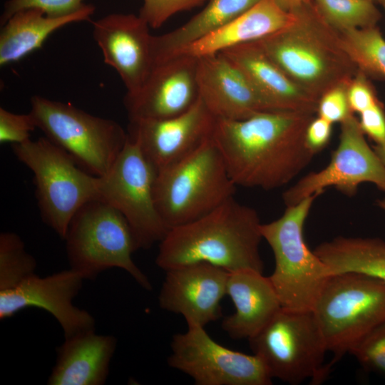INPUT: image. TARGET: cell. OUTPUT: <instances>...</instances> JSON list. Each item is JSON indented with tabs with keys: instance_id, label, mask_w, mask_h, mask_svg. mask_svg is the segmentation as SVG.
Wrapping results in <instances>:
<instances>
[{
	"instance_id": "5bb4252c",
	"label": "cell",
	"mask_w": 385,
	"mask_h": 385,
	"mask_svg": "<svg viewBox=\"0 0 385 385\" xmlns=\"http://www.w3.org/2000/svg\"><path fill=\"white\" fill-rule=\"evenodd\" d=\"M215 122L199 98L188 111L174 117L129 120L127 133L156 174L183 160L211 138Z\"/></svg>"
},
{
	"instance_id": "9c48e42d",
	"label": "cell",
	"mask_w": 385,
	"mask_h": 385,
	"mask_svg": "<svg viewBox=\"0 0 385 385\" xmlns=\"http://www.w3.org/2000/svg\"><path fill=\"white\" fill-rule=\"evenodd\" d=\"M29 113L36 128L95 176L110 170L128 140V133L117 122L71 103L36 95L31 98Z\"/></svg>"
},
{
	"instance_id": "cb8c5ba5",
	"label": "cell",
	"mask_w": 385,
	"mask_h": 385,
	"mask_svg": "<svg viewBox=\"0 0 385 385\" xmlns=\"http://www.w3.org/2000/svg\"><path fill=\"white\" fill-rule=\"evenodd\" d=\"M95 7L87 4L80 11L62 17L47 16L38 9H26L14 14L0 32V66L17 62L39 49L48 36L67 24L88 20Z\"/></svg>"
},
{
	"instance_id": "ffe728a7",
	"label": "cell",
	"mask_w": 385,
	"mask_h": 385,
	"mask_svg": "<svg viewBox=\"0 0 385 385\" xmlns=\"http://www.w3.org/2000/svg\"><path fill=\"white\" fill-rule=\"evenodd\" d=\"M221 53L243 73L270 111L317 112L319 100L292 80L257 41Z\"/></svg>"
},
{
	"instance_id": "8d00e7d4",
	"label": "cell",
	"mask_w": 385,
	"mask_h": 385,
	"mask_svg": "<svg viewBox=\"0 0 385 385\" xmlns=\"http://www.w3.org/2000/svg\"><path fill=\"white\" fill-rule=\"evenodd\" d=\"M332 131V123L318 116L309 123L305 132V143L309 150L317 154L329 143Z\"/></svg>"
},
{
	"instance_id": "f546056e",
	"label": "cell",
	"mask_w": 385,
	"mask_h": 385,
	"mask_svg": "<svg viewBox=\"0 0 385 385\" xmlns=\"http://www.w3.org/2000/svg\"><path fill=\"white\" fill-rule=\"evenodd\" d=\"M349 354L366 371L385 376V322L367 334Z\"/></svg>"
},
{
	"instance_id": "d4e9b609",
	"label": "cell",
	"mask_w": 385,
	"mask_h": 385,
	"mask_svg": "<svg viewBox=\"0 0 385 385\" xmlns=\"http://www.w3.org/2000/svg\"><path fill=\"white\" fill-rule=\"evenodd\" d=\"M260 0H209L205 8L179 28L152 37L154 64L183 51L220 29Z\"/></svg>"
},
{
	"instance_id": "9a60e30c",
	"label": "cell",
	"mask_w": 385,
	"mask_h": 385,
	"mask_svg": "<svg viewBox=\"0 0 385 385\" xmlns=\"http://www.w3.org/2000/svg\"><path fill=\"white\" fill-rule=\"evenodd\" d=\"M84 278L69 269L40 277L34 274L16 287L0 292V319L11 317L29 307L52 314L63 331L65 339L95 330V319L87 311L73 304Z\"/></svg>"
},
{
	"instance_id": "4fadbf2b",
	"label": "cell",
	"mask_w": 385,
	"mask_h": 385,
	"mask_svg": "<svg viewBox=\"0 0 385 385\" xmlns=\"http://www.w3.org/2000/svg\"><path fill=\"white\" fill-rule=\"evenodd\" d=\"M363 183H371L385 192V165L351 114L341 123L339 143L329 164L300 178L284 192L282 199L286 206L295 205L310 196L317 197L329 187L353 196Z\"/></svg>"
},
{
	"instance_id": "83f0119b",
	"label": "cell",
	"mask_w": 385,
	"mask_h": 385,
	"mask_svg": "<svg viewBox=\"0 0 385 385\" xmlns=\"http://www.w3.org/2000/svg\"><path fill=\"white\" fill-rule=\"evenodd\" d=\"M324 20L342 31L375 26L381 14L371 0H312Z\"/></svg>"
},
{
	"instance_id": "836d02e7",
	"label": "cell",
	"mask_w": 385,
	"mask_h": 385,
	"mask_svg": "<svg viewBox=\"0 0 385 385\" xmlns=\"http://www.w3.org/2000/svg\"><path fill=\"white\" fill-rule=\"evenodd\" d=\"M36 128L30 113L17 114L0 108V143H22L30 139Z\"/></svg>"
},
{
	"instance_id": "277c9868",
	"label": "cell",
	"mask_w": 385,
	"mask_h": 385,
	"mask_svg": "<svg viewBox=\"0 0 385 385\" xmlns=\"http://www.w3.org/2000/svg\"><path fill=\"white\" fill-rule=\"evenodd\" d=\"M236 185L212 136L191 154L155 174L158 211L168 229L196 220L234 196Z\"/></svg>"
},
{
	"instance_id": "44dd1931",
	"label": "cell",
	"mask_w": 385,
	"mask_h": 385,
	"mask_svg": "<svg viewBox=\"0 0 385 385\" xmlns=\"http://www.w3.org/2000/svg\"><path fill=\"white\" fill-rule=\"evenodd\" d=\"M227 294L235 312L223 319L222 327L232 339H249L282 309L269 277L254 270L229 272Z\"/></svg>"
},
{
	"instance_id": "4dcf8cb0",
	"label": "cell",
	"mask_w": 385,
	"mask_h": 385,
	"mask_svg": "<svg viewBox=\"0 0 385 385\" xmlns=\"http://www.w3.org/2000/svg\"><path fill=\"white\" fill-rule=\"evenodd\" d=\"M84 0H9L4 4L1 16V26L14 14L26 9H38L47 16L62 17L76 14L87 4Z\"/></svg>"
},
{
	"instance_id": "603a6c76",
	"label": "cell",
	"mask_w": 385,
	"mask_h": 385,
	"mask_svg": "<svg viewBox=\"0 0 385 385\" xmlns=\"http://www.w3.org/2000/svg\"><path fill=\"white\" fill-rule=\"evenodd\" d=\"M293 20V13L284 9L275 0H260L178 54L185 53L199 58L219 53L243 43L259 41L286 27Z\"/></svg>"
},
{
	"instance_id": "484cf974",
	"label": "cell",
	"mask_w": 385,
	"mask_h": 385,
	"mask_svg": "<svg viewBox=\"0 0 385 385\" xmlns=\"http://www.w3.org/2000/svg\"><path fill=\"white\" fill-rule=\"evenodd\" d=\"M314 252L331 275L355 272L385 282V242L381 239L339 236L319 244Z\"/></svg>"
},
{
	"instance_id": "b9f144b4",
	"label": "cell",
	"mask_w": 385,
	"mask_h": 385,
	"mask_svg": "<svg viewBox=\"0 0 385 385\" xmlns=\"http://www.w3.org/2000/svg\"><path fill=\"white\" fill-rule=\"evenodd\" d=\"M371 1H374V0H371Z\"/></svg>"
},
{
	"instance_id": "7c38bea8",
	"label": "cell",
	"mask_w": 385,
	"mask_h": 385,
	"mask_svg": "<svg viewBox=\"0 0 385 385\" xmlns=\"http://www.w3.org/2000/svg\"><path fill=\"white\" fill-rule=\"evenodd\" d=\"M168 365L190 376L197 385H270V376L255 354L232 350L214 341L203 327L188 326L170 344Z\"/></svg>"
},
{
	"instance_id": "f35d334b",
	"label": "cell",
	"mask_w": 385,
	"mask_h": 385,
	"mask_svg": "<svg viewBox=\"0 0 385 385\" xmlns=\"http://www.w3.org/2000/svg\"><path fill=\"white\" fill-rule=\"evenodd\" d=\"M373 149L385 165V143L381 144H376L373 146Z\"/></svg>"
},
{
	"instance_id": "e575fe53",
	"label": "cell",
	"mask_w": 385,
	"mask_h": 385,
	"mask_svg": "<svg viewBox=\"0 0 385 385\" xmlns=\"http://www.w3.org/2000/svg\"><path fill=\"white\" fill-rule=\"evenodd\" d=\"M347 97L351 111L361 113L381 102L367 76L360 70L348 85Z\"/></svg>"
},
{
	"instance_id": "52a82bcc",
	"label": "cell",
	"mask_w": 385,
	"mask_h": 385,
	"mask_svg": "<svg viewBox=\"0 0 385 385\" xmlns=\"http://www.w3.org/2000/svg\"><path fill=\"white\" fill-rule=\"evenodd\" d=\"M64 240L71 269L84 279H95L102 272L118 267L144 289H152L149 279L132 259L138 250L133 230L111 205L99 200L83 205L71 219Z\"/></svg>"
},
{
	"instance_id": "7402d4cb",
	"label": "cell",
	"mask_w": 385,
	"mask_h": 385,
	"mask_svg": "<svg viewBox=\"0 0 385 385\" xmlns=\"http://www.w3.org/2000/svg\"><path fill=\"white\" fill-rule=\"evenodd\" d=\"M117 344L111 335L88 332L57 348V358L48 379L49 385H102Z\"/></svg>"
},
{
	"instance_id": "7a4b0ae2",
	"label": "cell",
	"mask_w": 385,
	"mask_h": 385,
	"mask_svg": "<svg viewBox=\"0 0 385 385\" xmlns=\"http://www.w3.org/2000/svg\"><path fill=\"white\" fill-rule=\"evenodd\" d=\"M261 225L255 209L231 197L203 216L169 229L160 242L156 265L165 271L205 262L229 272H263Z\"/></svg>"
},
{
	"instance_id": "ba28073f",
	"label": "cell",
	"mask_w": 385,
	"mask_h": 385,
	"mask_svg": "<svg viewBox=\"0 0 385 385\" xmlns=\"http://www.w3.org/2000/svg\"><path fill=\"white\" fill-rule=\"evenodd\" d=\"M16 157L34 174L43 221L64 240L69 223L88 202L99 200L98 177L46 137L13 144Z\"/></svg>"
},
{
	"instance_id": "ac0fdd59",
	"label": "cell",
	"mask_w": 385,
	"mask_h": 385,
	"mask_svg": "<svg viewBox=\"0 0 385 385\" xmlns=\"http://www.w3.org/2000/svg\"><path fill=\"white\" fill-rule=\"evenodd\" d=\"M159 296L160 307L183 316L188 326L205 327L221 317L229 272L205 262L168 270Z\"/></svg>"
},
{
	"instance_id": "3957f363",
	"label": "cell",
	"mask_w": 385,
	"mask_h": 385,
	"mask_svg": "<svg viewBox=\"0 0 385 385\" xmlns=\"http://www.w3.org/2000/svg\"><path fill=\"white\" fill-rule=\"evenodd\" d=\"M294 20L257 43L297 85L318 100L328 90L349 83L358 68L343 48L339 33L312 0L289 10Z\"/></svg>"
},
{
	"instance_id": "4316f807",
	"label": "cell",
	"mask_w": 385,
	"mask_h": 385,
	"mask_svg": "<svg viewBox=\"0 0 385 385\" xmlns=\"http://www.w3.org/2000/svg\"><path fill=\"white\" fill-rule=\"evenodd\" d=\"M339 33L343 48L358 69L385 79V39L376 26Z\"/></svg>"
},
{
	"instance_id": "d6a6232c",
	"label": "cell",
	"mask_w": 385,
	"mask_h": 385,
	"mask_svg": "<svg viewBox=\"0 0 385 385\" xmlns=\"http://www.w3.org/2000/svg\"><path fill=\"white\" fill-rule=\"evenodd\" d=\"M348 85H338L322 94L317 103L318 116L333 124L337 122L341 123L354 114L347 97Z\"/></svg>"
},
{
	"instance_id": "e0dca14e",
	"label": "cell",
	"mask_w": 385,
	"mask_h": 385,
	"mask_svg": "<svg viewBox=\"0 0 385 385\" xmlns=\"http://www.w3.org/2000/svg\"><path fill=\"white\" fill-rule=\"evenodd\" d=\"M150 26L132 14H111L93 24L104 62L118 73L126 93L138 91L154 66Z\"/></svg>"
},
{
	"instance_id": "8992f818",
	"label": "cell",
	"mask_w": 385,
	"mask_h": 385,
	"mask_svg": "<svg viewBox=\"0 0 385 385\" xmlns=\"http://www.w3.org/2000/svg\"><path fill=\"white\" fill-rule=\"evenodd\" d=\"M315 198L310 196L286 206L278 219L261 225L262 238L274 257V270L269 278L283 309L312 310L331 275L327 265L308 247L304 238V225Z\"/></svg>"
},
{
	"instance_id": "f1b7e54d",
	"label": "cell",
	"mask_w": 385,
	"mask_h": 385,
	"mask_svg": "<svg viewBox=\"0 0 385 385\" xmlns=\"http://www.w3.org/2000/svg\"><path fill=\"white\" fill-rule=\"evenodd\" d=\"M35 258L25 250L21 238L11 232L0 235V292L12 289L34 275Z\"/></svg>"
},
{
	"instance_id": "1f68e13d",
	"label": "cell",
	"mask_w": 385,
	"mask_h": 385,
	"mask_svg": "<svg viewBox=\"0 0 385 385\" xmlns=\"http://www.w3.org/2000/svg\"><path fill=\"white\" fill-rule=\"evenodd\" d=\"M209 0H143L140 16L153 29L160 27L173 15L192 9Z\"/></svg>"
},
{
	"instance_id": "ab89813d",
	"label": "cell",
	"mask_w": 385,
	"mask_h": 385,
	"mask_svg": "<svg viewBox=\"0 0 385 385\" xmlns=\"http://www.w3.org/2000/svg\"><path fill=\"white\" fill-rule=\"evenodd\" d=\"M378 205H379L384 210H385V199L379 200V201H378Z\"/></svg>"
},
{
	"instance_id": "60d3db41",
	"label": "cell",
	"mask_w": 385,
	"mask_h": 385,
	"mask_svg": "<svg viewBox=\"0 0 385 385\" xmlns=\"http://www.w3.org/2000/svg\"><path fill=\"white\" fill-rule=\"evenodd\" d=\"M385 9V0H376Z\"/></svg>"
},
{
	"instance_id": "8fae6325",
	"label": "cell",
	"mask_w": 385,
	"mask_h": 385,
	"mask_svg": "<svg viewBox=\"0 0 385 385\" xmlns=\"http://www.w3.org/2000/svg\"><path fill=\"white\" fill-rule=\"evenodd\" d=\"M155 171L128 135L110 170L98 177L99 200L111 205L125 217L138 249H148L160 242L169 230L155 205Z\"/></svg>"
},
{
	"instance_id": "d590c367",
	"label": "cell",
	"mask_w": 385,
	"mask_h": 385,
	"mask_svg": "<svg viewBox=\"0 0 385 385\" xmlns=\"http://www.w3.org/2000/svg\"><path fill=\"white\" fill-rule=\"evenodd\" d=\"M359 120L360 127L376 144L385 143V111L381 102L361 112Z\"/></svg>"
},
{
	"instance_id": "2e32d148",
	"label": "cell",
	"mask_w": 385,
	"mask_h": 385,
	"mask_svg": "<svg viewBox=\"0 0 385 385\" xmlns=\"http://www.w3.org/2000/svg\"><path fill=\"white\" fill-rule=\"evenodd\" d=\"M198 58L180 53L154 64L141 88L126 93L129 120L163 119L188 111L199 99Z\"/></svg>"
},
{
	"instance_id": "d6986e66",
	"label": "cell",
	"mask_w": 385,
	"mask_h": 385,
	"mask_svg": "<svg viewBox=\"0 0 385 385\" xmlns=\"http://www.w3.org/2000/svg\"><path fill=\"white\" fill-rule=\"evenodd\" d=\"M200 100L216 119L242 120L270 111L252 85L222 53L198 58Z\"/></svg>"
},
{
	"instance_id": "74e56055",
	"label": "cell",
	"mask_w": 385,
	"mask_h": 385,
	"mask_svg": "<svg viewBox=\"0 0 385 385\" xmlns=\"http://www.w3.org/2000/svg\"><path fill=\"white\" fill-rule=\"evenodd\" d=\"M312 0H275V1L284 9L289 11L294 6L310 1Z\"/></svg>"
},
{
	"instance_id": "30bf717a",
	"label": "cell",
	"mask_w": 385,
	"mask_h": 385,
	"mask_svg": "<svg viewBox=\"0 0 385 385\" xmlns=\"http://www.w3.org/2000/svg\"><path fill=\"white\" fill-rule=\"evenodd\" d=\"M248 340L272 379L292 385L309 379L318 384L328 376L324 364L327 349L312 310L282 308Z\"/></svg>"
},
{
	"instance_id": "5b68a950",
	"label": "cell",
	"mask_w": 385,
	"mask_h": 385,
	"mask_svg": "<svg viewBox=\"0 0 385 385\" xmlns=\"http://www.w3.org/2000/svg\"><path fill=\"white\" fill-rule=\"evenodd\" d=\"M331 367L367 334L385 322V282L365 274L344 272L330 275L312 309Z\"/></svg>"
},
{
	"instance_id": "6da1fadb",
	"label": "cell",
	"mask_w": 385,
	"mask_h": 385,
	"mask_svg": "<svg viewBox=\"0 0 385 385\" xmlns=\"http://www.w3.org/2000/svg\"><path fill=\"white\" fill-rule=\"evenodd\" d=\"M314 114L267 111L242 120L216 119L212 137L235 185L273 190L298 175L314 155L305 143Z\"/></svg>"
}]
</instances>
